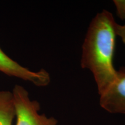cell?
I'll use <instances>...</instances> for the list:
<instances>
[{"instance_id": "7", "label": "cell", "mask_w": 125, "mask_h": 125, "mask_svg": "<svg viewBox=\"0 0 125 125\" xmlns=\"http://www.w3.org/2000/svg\"><path fill=\"white\" fill-rule=\"evenodd\" d=\"M115 31H116V36L121 39L125 47V24L121 25L116 23Z\"/></svg>"}, {"instance_id": "3", "label": "cell", "mask_w": 125, "mask_h": 125, "mask_svg": "<svg viewBox=\"0 0 125 125\" xmlns=\"http://www.w3.org/2000/svg\"><path fill=\"white\" fill-rule=\"evenodd\" d=\"M0 72L12 77L30 82L36 86L44 87L51 82L49 73L45 69L32 71L15 62L0 48Z\"/></svg>"}, {"instance_id": "2", "label": "cell", "mask_w": 125, "mask_h": 125, "mask_svg": "<svg viewBox=\"0 0 125 125\" xmlns=\"http://www.w3.org/2000/svg\"><path fill=\"white\" fill-rule=\"evenodd\" d=\"M12 93L16 125H57L58 121L55 118L40 114V103L31 100L29 92L22 86L16 85Z\"/></svg>"}, {"instance_id": "6", "label": "cell", "mask_w": 125, "mask_h": 125, "mask_svg": "<svg viewBox=\"0 0 125 125\" xmlns=\"http://www.w3.org/2000/svg\"><path fill=\"white\" fill-rule=\"evenodd\" d=\"M116 15L122 20H125V0H114Z\"/></svg>"}, {"instance_id": "5", "label": "cell", "mask_w": 125, "mask_h": 125, "mask_svg": "<svg viewBox=\"0 0 125 125\" xmlns=\"http://www.w3.org/2000/svg\"><path fill=\"white\" fill-rule=\"evenodd\" d=\"M15 118L12 92L0 90V125H12Z\"/></svg>"}, {"instance_id": "1", "label": "cell", "mask_w": 125, "mask_h": 125, "mask_svg": "<svg viewBox=\"0 0 125 125\" xmlns=\"http://www.w3.org/2000/svg\"><path fill=\"white\" fill-rule=\"evenodd\" d=\"M116 23L111 12H98L90 23L82 45L81 67L92 73L99 95L116 77L114 59Z\"/></svg>"}, {"instance_id": "4", "label": "cell", "mask_w": 125, "mask_h": 125, "mask_svg": "<svg viewBox=\"0 0 125 125\" xmlns=\"http://www.w3.org/2000/svg\"><path fill=\"white\" fill-rule=\"evenodd\" d=\"M99 96L100 105L104 110L125 115V67L117 70L115 79Z\"/></svg>"}]
</instances>
